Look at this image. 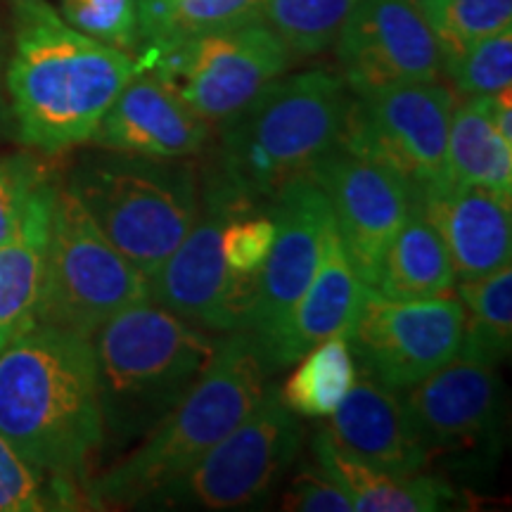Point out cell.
Segmentation results:
<instances>
[{
  "label": "cell",
  "instance_id": "cell-11",
  "mask_svg": "<svg viewBox=\"0 0 512 512\" xmlns=\"http://www.w3.org/2000/svg\"><path fill=\"white\" fill-rule=\"evenodd\" d=\"M453 105L456 95L439 81L351 93L339 145L399 171L415 200L448 183L446 147Z\"/></svg>",
  "mask_w": 512,
  "mask_h": 512
},
{
  "label": "cell",
  "instance_id": "cell-22",
  "mask_svg": "<svg viewBox=\"0 0 512 512\" xmlns=\"http://www.w3.org/2000/svg\"><path fill=\"white\" fill-rule=\"evenodd\" d=\"M311 456L318 460L344 489L354 510L361 512H437L460 501L458 491L444 477L432 472L394 475L347 456L323 430L311 437Z\"/></svg>",
  "mask_w": 512,
  "mask_h": 512
},
{
  "label": "cell",
  "instance_id": "cell-17",
  "mask_svg": "<svg viewBox=\"0 0 512 512\" xmlns=\"http://www.w3.org/2000/svg\"><path fill=\"white\" fill-rule=\"evenodd\" d=\"M211 126L197 117L174 88L150 69H140L95 128L100 150L159 159H188L207 147Z\"/></svg>",
  "mask_w": 512,
  "mask_h": 512
},
{
  "label": "cell",
  "instance_id": "cell-29",
  "mask_svg": "<svg viewBox=\"0 0 512 512\" xmlns=\"http://www.w3.org/2000/svg\"><path fill=\"white\" fill-rule=\"evenodd\" d=\"M266 0H178L162 22L140 43L143 50H162L204 31L238 27L247 22H264Z\"/></svg>",
  "mask_w": 512,
  "mask_h": 512
},
{
  "label": "cell",
  "instance_id": "cell-6",
  "mask_svg": "<svg viewBox=\"0 0 512 512\" xmlns=\"http://www.w3.org/2000/svg\"><path fill=\"white\" fill-rule=\"evenodd\" d=\"M64 188L145 278L181 245L200 211V176L183 159L98 147L74 164Z\"/></svg>",
  "mask_w": 512,
  "mask_h": 512
},
{
  "label": "cell",
  "instance_id": "cell-4",
  "mask_svg": "<svg viewBox=\"0 0 512 512\" xmlns=\"http://www.w3.org/2000/svg\"><path fill=\"white\" fill-rule=\"evenodd\" d=\"M268 375L245 332H228L195 387L117 465L93 477L86 508L140 510L147 498L195 467L247 418Z\"/></svg>",
  "mask_w": 512,
  "mask_h": 512
},
{
  "label": "cell",
  "instance_id": "cell-1",
  "mask_svg": "<svg viewBox=\"0 0 512 512\" xmlns=\"http://www.w3.org/2000/svg\"><path fill=\"white\" fill-rule=\"evenodd\" d=\"M0 434L55 486L67 510L86 508L105 448L91 339L34 325L0 351Z\"/></svg>",
  "mask_w": 512,
  "mask_h": 512
},
{
  "label": "cell",
  "instance_id": "cell-19",
  "mask_svg": "<svg viewBox=\"0 0 512 512\" xmlns=\"http://www.w3.org/2000/svg\"><path fill=\"white\" fill-rule=\"evenodd\" d=\"M413 202L420 204L422 214L444 240L458 283L510 266V200L482 188L444 183Z\"/></svg>",
  "mask_w": 512,
  "mask_h": 512
},
{
  "label": "cell",
  "instance_id": "cell-28",
  "mask_svg": "<svg viewBox=\"0 0 512 512\" xmlns=\"http://www.w3.org/2000/svg\"><path fill=\"white\" fill-rule=\"evenodd\" d=\"M418 5L437 38L441 62L512 27V0H418Z\"/></svg>",
  "mask_w": 512,
  "mask_h": 512
},
{
  "label": "cell",
  "instance_id": "cell-10",
  "mask_svg": "<svg viewBox=\"0 0 512 512\" xmlns=\"http://www.w3.org/2000/svg\"><path fill=\"white\" fill-rule=\"evenodd\" d=\"M249 202L226 178L209 169L200 181V211L181 245L150 278V302L200 328L228 335L242 332L254 285L228 273L221 254V230Z\"/></svg>",
  "mask_w": 512,
  "mask_h": 512
},
{
  "label": "cell",
  "instance_id": "cell-36",
  "mask_svg": "<svg viewBox=\"0 0 512 512\" xmlns=\"http://www.w3.org/2000/svg\"><path fill=\"white\" fill-rule=\"evenodd\" d=\"M138 19H140V43L150 36V31L162 22V17L169 12L178 0H136Z\"/></svg>",
  "mask_w": 512,
  "mask_h": 512
},
{
  "label": "cell",
  "instance_id": "cell-33",
  "mask_svg": "<svg viewBox=\"0 0 512 512\" xmlns=\"http://www.w3.org/2000/svg\"><path fill=\"white\" fill-rule=\"evenodd\" d=\"M67 510L62 496L0 434V512Z\"/></svg>",
  "mask_w": 512,
  "mask_h": 512
},
{
  "label": "cell",
  "instance_id": "cell-35",
  "mask_svg": "<svg viewBox=\"0 0 512 512\" xmlns=\"http://www.w3.org/2000/svg\"><path fill=\"white\" fill-rule=\"evenodd\" d=\"M280 508L294 512H356L349 491L318 460L287 472Z\"/></svg>",
  "mask_w": 512,
  "mask_h": 512
},
{
  "label": "cell",
  "instance_id": "cell-18",
  "mask_svg": "<svg viewBox=\"0 0 512 512\" xmlns=\"http://www.w3.org/2000/svg\"><path fill=\"white\" fill-rule=\"evenodd\" d=\"M366 292L368 285L351 266L337 228L332 226L309 287L287 313L278 332L254 349L266 373L275 375L294 366L299 356L323 339L347 335L361 311Z\"/></svg>",
  "mask_w": 512,
  "mask_h": 512
},
{
  "label": "cell",
  "instance_id": "cell-15",
  "mask_svg": "<svg viewBox=\"0 0 512 512\" xmlns=\"http://www.w3.org/2000/svg\"><path fill=\"white\" fill-rule=\"evenodd\" d=\"M266 209L275 223V238L256 278L242 328L254 349L278 332L309 287L323 256L325 238L335 226L328 197L306 176L283 185Z\"/></svg>",
  "mask_w": 512,
  "mask_h": 512
},
{
  "label": "cell",
  "instance_id": "cell-34",
  "mask_svg": "<svg viewBox=\"0 0 512 512\" xmlns=\"http://www.w3.org/2000/svg\"><path fill=\"white\" fill-rule=\"evenodd\" d=\"M48 181L53 174L34 152L0 155V242L15 233L34 195Z\"/></svg>",
  "mask_w": 512,
  "mask_h": 512
},
{
  "label": "cell",
  "instance_id": "cell-30",
  "mask_svg": "<svg viewBox=\"0 0 512 512\" xmlns=\"http://www.w3.org/2000/svg\"><path fill=\"white\" fill-rule=\"evenodd\" d=\"M444 74L460 98H486L512 88V27L446 60Z\"/></svg>",
  "mask_w": 512,
  "mask_h": 512
},
{
  "label": "cell",
  "instance_id": "cell-31",
  "mask_svg": "<svg viewBox=\"0 0 512 512\" xmlns=\"http://www.w3.org/2000/svg\"><path fill=\"white\" fill-rule=\"evenodd\" d=\"M60 15L69 27L124 53L140 50L136 0H60Z\"/></svg>",
  "mask_w": 512,
  "mask_h": 512
},
{
  "label": "cell",
  "instance_id": "cell-32",
  "mask_svg": "<svg viewBox=\"0 0 512 512\" xmlns=\"http://www.w3.org/2000/svg\"><path fill=\"white\" fill-rule=\"evenodd\" d=\"M275 238V223L266 207H247L233 214L221 230V254L228 273L256 287Z\"/></svg>",
  "mask_w": 512,
  "mask_h": 512
},
{
  "label": "cell",
  "instance_id": "cell-9",
  "mask_svg": "<svg viewBox=\"0 0 512 512\" xmlns=\"http://www.w3.org/2000/svg\"><path fill=\"white\" fill-rule=\"evenodd\" d=\"M136 57L140 67L162 76L197 117L221 128L287 74L294 55L266 22H247Z\"/></svg>",
  "mask_w": 512,
  "mask_h": 512
},
{
  "label": "cell",
  "instance_id": "cell-5",
  "mask_svg": "<svg viewBox=\"0 0 512 512\" xmlns=\"http://www.w3.org/2000/svg\"><path fill=\"white\" fill-rule=\"evenodd\" d=\"M349 107L351 91L339 74H283L219 128L211 169L249 202L268 207L275 192L309 174L339 143Z\"/></svg>",
  "mask_w": 512,
  "mask_h": 512
},
{
  "label": "cell",
  "instance_id": "cell-27",
  "mask_svg": "<svg viewBox=\"0 0 512 512\" xmlns=\"http://www.w3.org/2000/svg\"><path fill=\"white\" fill-rule=\"evenodd\" d=\"M358 0H266L261 19L283 38L294 57H313L335 46Z\"/></svg>",
  "mask_w": 512,
  "mask_h": 512
},
{
  "label": "cell",
  "instance_id": "cell-25",
  "mask_svg": "<svg viewBox=\"0 0 512 512\" xmlns=\"http://www.w3.org/2000/svg\"><path fill=\"white\" fill-rule=\"evenodd\" d=\"M463 304V342L458 356L501 366L512 349V268L456 283Z\"/></svg>",
  "mask_w": 512,
  "mask_h": 512
},
{
  "label": "cell",
  "instance_id": "cell-23",
  "mask_svg": "<svg viewBox=\"0 0 512 512\" xmlns=\"http://www.w3.org/2000/svg\"><path fill=\"white\" fill-rule=\"evenodd\" d=\"M456 283L444 240L413 202L399 233L384 249L370 290L387 299H434L453 294Z\"/></svg>",
  "mask_w": 512,
  "mask_h": 512
},
{
  "label": "cell",
  "instance_id": "cell-8",
  "mask_svg": "<svg viewBox=\"0 0 512 512\" xmlns=\"http://www.w3.org/2000/svg\"><path fill=\"white\" fill-rule=\"evenodd\" d=\"M304 427L268 387L235 430L185 475L140 505L145 510H252L264 508L297 463Z\"/></svg>",
  "mask_w": 512,
  "mask_h": 512
},
{
  "label": "cell",
  "instance_id": "cell-2",
  "mask_svg": "<svg viewBox=\"0 0 512 512\" xmlns=\"http://www.w3.org/2000/svg\"><path fill=\"white\" fill-rule=\"evenodd\" d=\"M136 55L81 34L46 0H15L5 74L15 136L43 155L91 143L95 128L140 72Z\"/></svg>",
  "mask_w": 512,
  "mask_h": 512
},
{
  "label": "cell",
  "instance_id": "cell-16",
  "mask_svg": "<svg viewBox=\"0 0 512 512\" xmlns=\"http://www.w3.org/2000/svg\"><path fill=\"white\" fill-rule=\"evenodd\" d=\"M351 93L439 81L441 50L418 0H358L335 38Z\"/></svg>",
  "mask_w": 512,
  "mask_h": 512
},
{
  "label": "cell",
  "instance_id": "cell-37",
  "mask_svg": "<svg viewBox=\"0 0 512 512\" xmlns=\"http://www.w3.org/2000/svg\"><path fill=\"white\" fill-rule=\"evenodd\" d=\"M0 74H3V46H0Z\"/></svg>",
  "mask_w": 512,
  "mask_h": 512
},
{
  "label": "cell",
  "instance_id": "cell-14",
  "mask_svg": "<svg viewBox=\"0 0 512 512\" xmlns=\"http://www.w3.org/2000/svg\"><path fill=\"white\" fill-rule=\"evenodd\" d=\"M306 178L328 197L339 242L370 287L384 249L411 211V185L392 166L349 152L339 143L311 166Z\"/></svg>",
  "mask_w": 512,
  "mask_h": 512
},
{
  "label": "cell",
  "instance_id": "cell-3",
  "mask_svg": "<svg viewBox=\"0 0 512 512\" xmlns=\"http://www.w3.org/2000/svg\"><path fill=\"white\" fill-rule=\"evenodd\" d=\"M105 446H136L195 387L221 337L155 302L119 311L91 337Z\"/></svg>",
  "mask_w": 512,
  "mask_h": 512
},
{
  "label": "cell",
  "instance_id": "cell-13",
  "mask_svg": "<svg viewBox=\"0 0 512 512\" xmlns=\"http://www.w3.org/2000/svg\"><path fill=\"white\" fill-rule=\"evenodd\" d=\"M465 311L458 297L387 299L366 292L347 332L358 375L403 392L458 356Z\"/></svg>",
  "mask_w": 512,
  "mask_h": 512
},
{
  "label": "cell",
  "instance_id": "cell-24",
  "mask_svg": "<svg viewBox=\"0 0 512 512\" xmlns=\"http://www.w3.org/2000/svg\"><path fill=\"white\" fill-rule=\"evenodd\" d=\"M446 178L451 185L482 188L505 200L512 197V143L496 131L491 95L453 105Z\"/></svg>",
  "mask_w": 512,
  "mask_h": 512
},
{
  "label": "cell",
  "instance_id": "cell-12",
  "mask_svg": "<svg viewBox=\"0 0 512 512\" xmlns=\"http://www.w3.org/2000/svg\"><path fill=\"white\" fill-rule=\"evenodd\" d=\"M399 396L430 465L486 467L501 456L508 408L496 366L456 356Z\"/></svg>",
  "mask_w": 512,
  "mask_h": 512
},
{
  "label": "cell",
  "instance_id": "cell-26",
  "mask_svg": "<svg viewBox=\"0 0 512 512\" xmlns=\"http://www.w3.org/2000/svg\"><path fill=\"white\" fill-rule=\"evenodd\" d=\"M280 389V399L299 418H328L356 384L358 368L347 335L318 342L304 356Z\"/></svg>",
  "mask_w": 512,
  "mask_h": 512
},
{
  "label": "cell",
  "instance_id": "cell-21",
  "mask_svg": "<svg viewBox=\"0 0 512 512\" xmlns=\"http://www.w3.org/2000/svg\"><path fill=\"white\" fill-rule=\"evenodd\" d=\"M57 185L55 178L43 185L15 233L0 242V351L36 325Z\"/></svg>",
  "mask_w": 512,
  "mask_h": 512
},
{
  "label": "cell",
  "instance_id": "cell-7",
  "mask_svg": "<svg viewBox=\"0 0 512 512\" xmlns=\"http://www.w3.org/2000/svg\"><path fill=\"white\" fill-rule=\"evenodd\" d=\"M143 302H150V278L102 235L64 183L57 185L36 325L91 339L119 311Z\"/></svg>",
  "mask_w": 512,
  "mask_h": 512
},
{
  "label": "cell",
  "instance_id": "cell-20",
  "mask_svg": "<svg viewBox=\"0 0 512 512\" xmlns=\"http://www.w3.org/2000/svg\"><path fill=\"white\" fill-rule=\"evenodd\" d=\"M339 451L394 475L427 472L430 456L403 411L399 392L358 375L347 399L320 427Z\"/></svg>",
  "mask_w": 512,
  "mask_h": 512
}]
</instances>
